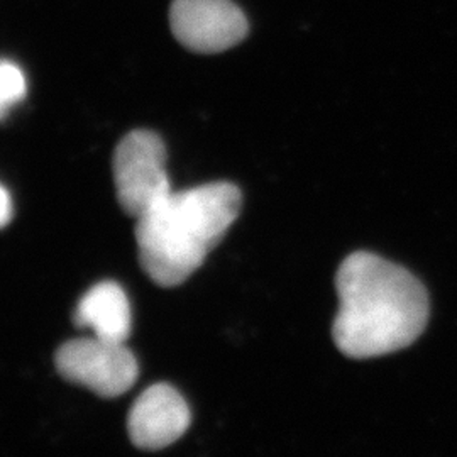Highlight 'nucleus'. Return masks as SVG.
I'll list each match as a JSON object with an SVG mask.
<instances>
[{"mask_svg":"<svg viewBox=\"0 0 457 457\" xmlns=\"http://www.w3.org/2000/svg\"><path fill=\"white\" fill-rule=\"evenodd\" d=\"M75 324L92 330V336L126 343L131 336V303L115 281H102L92 287L77 305Z\"/></svg>","mask_w":457,"mask_h":457,"instance_id":"nucleus-7","label":"nucleus"},{"mask_svg":"<svg viewBox=\"0 0 457 457\" xmlns=\"http://www.w3.org/2000/svg\"><path fill=\"white\" fill-rule=\"evenodd\" d=\"M54 364L66 381L102 398H117L129 392L139 376L137 360L126 343L96 336L63 344L56 351Z\"/></svg>","mask_w":457,"mask_h":457,"instance_id":"nucleus-4","label":"nucleus"},{"mask_svg":"<svg viewBox=\"0 0 457 457\" xmlns=\"http://www.w3.org/2000/svg\"><path fill=\"white\" fill-rule=\"evenodd\" d=\"M14 215V205L11 194L4 185H0V228H7Z\"/></svg>","mask_w":457,"mask_h":457,"instance_id":"nucleus-9","label":"nucleus"},{"mask_svg":"<svg viewBox=\"0 0 457 457\" xmlns=\"http://www.w3.org/2000/svg\"><path fill=\"white\" fill-rule=\"evenodd\" d=\"M26 94L28 82L24 71L14 62L0 60V120L24 100Z\"/></svg>","mask_w":457,"mask_h":457,"instance_id":"nucleus-8","label":"nucleus"},{"mask_svg":"<svg viewBox=\"0 0 457 457\" xmlns=\"http://www.w3.org/2000/svg\"><path fill=\"white\" fill-rule=\"evenodd\" d=\"M243 195L232 183L217 181L171 192L136 224L139 262L156 285L185 283L222 241L239 217Z\"/></svg>","mask_w":457,"mask_h":457,"instance_id":"nucleus-2","label":"nucleus"},{"mask_svg":"<svg viewBox=\"0 0 457 457\" xmlns=\"http://www.w3.org/2000/svg\"><path fill=\"white\" fill-rule=\"evenodd\" d=\"M115 194L122 211L139 219L171 194L166 147L156 132L137 129L124 136L114 153Z\"/></svg>","mask_w":457,"mask_h":457,"instance_id":"nucleus-3","label":"nucleus"},{"mask_svg":"<svg viewBox=\"0 0 457 457\" xmlns=\"http://www.w3.org/2000/svg\"><path fill=\"white\" fill-rule=\"evenodd\" d=\"M190 409L179 390L166 383L146 388L134 402L128 432L143 451H160L180 439L190 427Z\"/></svg>","mask_w":457,"mask_h":457,"instance_id":"nucleus-6","label":"nucleus"},{"mask_svg":"<svg viewBox=\"0 0 457 457\" xmlns=\"http://www.w3.org/2000/svg\"><path fill=\"white\" fill-rule=\"evenodd\" d=\"M170 28L183 48L213 54L245 41L249 24L232 0H173Z\"/></svg>","mask_w":457,"mask_h":457,"instance_id":"nucleus-5","label":"nucleus"},{"mask_svg":"<svg viewBox=\"0 0 457 457\" xmlns=\"http://www.w3.org/2000/svg\"><path fill=\"white\" fill-rule=\"evenodd\" d=\"M336 287L341 307L332 336L344 356H386L422 336L428 296L424 285L405 268L373 253H353L341 264Z\"/></svg>","mask_w":457,"mask_h":457,"instance_id":"nucleus-1","label":"nucleus"}]
</instances>
